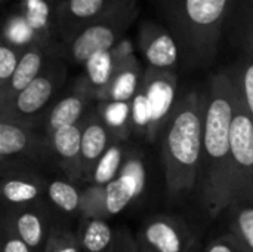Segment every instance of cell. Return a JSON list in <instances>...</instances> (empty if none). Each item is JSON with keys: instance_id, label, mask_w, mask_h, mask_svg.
I'll list each match as a JSON object with an SVG mask.
<instances>
[{"instance_id": "1", "label": "cell", "mask_w": 253, "mask_h": 252, "mask_svg": "<svg viewBox=\"0 0 253 252\" xmlns=\"http://www.w3.org/2000/svg\"><path fill=\"white\" fill-rule=\"evenodd\" d=\"M166 19L190 42H215L231 0H159Z\"/></svg>"}, {"instance_id": "2", "label": "cell", "mask_w": 253, "mask_h": 252, "mask_svg": "<svg viewBox=\"0 0 253 252\" xmlns=\"http://www.w3.org/2000/svg\"><path fill=\"white\" fill-rule=\"evenodd\" d=\"M202 149V125L194 110L181 111L168 135V151L175 166L193 171Z\"/></svg>"}, {"instance_id": "3", "label": "cell", "mask_w": 253, "mask_h": 252, "mask_svg": "<svg viewBox=\"0 0 253 252\" xmlns=\"http://www.w3.org/2000/svg\"><path fill=\"white\" fill-rule=\"evenodd\" d=\"M233 105L228 98L218 97L208 107L203 143L213 159H222L230 153V132L233 123Z\"/></svg>"}, {"instance_id": "4", "label": "cell", "mask_w": 253, "mask_h": 252, "mask_svg": "<svg viewBox=\"0 0 253 252\" xmlns=\"http://www.w3.org/2000/svg\"><path fill=\"white\" fill-rule=\"evenodd\" d=\"M144 166L138 160H130L122 169L119 180L107 184L105 203L110 214H119L125 206L144 190Z\"/></svg>"}, {"instance_id": "5", "label": "cell", "mask_w": 253, "mask_h": 252, "mask_svg": "<svg viewBox=\"0 0 253 252\" xmlns=\"http://www.w3.org/2000/svg\"><path fill=\"white\" fill-rule=\"evenodd\" d=\"M116 42L114 30L107 24H93L84 28L73 42L71 53L79 62H86L98 52L110 50Z\"/></svg>"}, {"instance_id": "6", "label": "cell", "mask_w": 253, "mask_h": 252, "mask_svg": "<svg viewBox=\"0 0 253 252\" xmlns=\"http://www.w3.org/2000/svg\"><path fill=\"white\" fill-rule=\"evenodd\" d=\"M230 153L243 168H253V122L249 116L236 114L230 132Z\"/></svg>"}, {"instance_id": "7", "label": "cell", "mask_w": 253, "mask_h": 252, "mask_svg": "<svg viewBox=\"0 0 253 252\" xmlns=\"http://www.w3.org/2000/svg\"><path fill=\"white\" fill-rule=\"evenodd\" d=\"M52 95V83L46 77H37L24 91L19 92L16 98L18 110L24 114H31L39 111Z\"/></svg>"}, {"instance_id": "8", "label": "cell", "mask_w": 253, "mask_h": 252, "mask_svg": "<svg viewBox=\"0 0 253 252\" xmlns=\"http://www.w3.org/2000/svg\"><path fill=\"white\" fill-rule=\"evenodd\" d=\"M147 59L151 65L159 68L170 67L178 59V48L173 37L168 33H159L150 40L145 48Z\"/></svg>"}, {"instance_id": "9", "label": "cell", "mask_w": 253, "mask_h": 252, "mask_svg": "<svg viewBox=\"0 0 253 252\" xmlns=\"http://www.w3.org/2000/svg\"><path fill=\"white\" fill-rule=\"evenodd\" d=\"M145 95L151 105L153 122H156V120H160L162 117H165L168 114L169 108L172 107L175 89H173V85L169 83L168 80L157 79V80L151 82Z\"/></svg>"}, {"instance_id": "10", "label": "cell", "mask_w": 253, "mask_h": 252, "mask_svg": "<svg viewBox=\"0 0 253 252\" xmlns=\"http://www.w3.org/2000/svg\"><path fill=\"white\" fill-rule=\"evenodd\" d=\"M147 241L159 252H179L181 239L175 229L163 221H156L145 232Z\"/></svg>"}, {"instance_id": "11", "label": "cell", "mask_w": 253, "mask_h": 252, "mask_svg": "<svg viewBox=\"0 0 253 252\" xmlns=\"http://www.w3.org/2000/svg\"><path fill=\"white\" fill-rule=\"evenodd\" d=\"M42 65L40 53L36 50H30L22 55L18 62V67L12 76V88L15 91H24L30 83H33L39 76V70Z\"/></svg>"}, {"instance_id": "12", "label": "cell", "mask_w": 253, "mask_h": 252, "mask_svg": "<svg viewBox=\"0 0 253 252\" xmlns=\"http://www.w3.org/2000/svg\"><path fill=\"white\" fill-rule=\"evenodd\" d=\"M83 110V102L80 98L68 97L59 101L50 113V126L58 131L65 126H73L80 117Z\"/></svg>"}, {"instance_id": "13", "label": "cell", "mask_w": 253, "mask_h": 252, "mask_svg": "<svg viewBox=\"0 0 253 252\" xmlns=\"http://www.w3.org/2000/svg\"><path fill=\"white\" fill-rule=\"evenodd\" d=\"M82 137L83 135L80 134L79 128L74 125L55 131L53 144L56 151L67 159L77 156V153L82 151Z\"/></svg>"}, {"instance_id": "14", "label": "cell", "mask_w": 253, "mask_h": 252, "mask_svg": "<svg viewBox=\"0 0 253 252\" xmlns=\"http://www.w3.org/2000/svg\"><path fill=\"white\" fill-rule=\"evenodd\" d=\"M107 146V134L101 125H90L82 137V154L87 160L98 159Z\"/></svg>"}, {"instance_id": "15", "label": "cell", "mask_w": 253, "mask_h": 252, "mask_svg": "<svg viewBox=\"0 0 253 252\" xmlns=\"http://www.w3.org/2000/svg\"><path fill=\"white\" fill-rule=\"evenodd\" d=\"M113 61L110 50H102L95 53L86 61V70L89 74V79L93 85H105L111 76Z\"/></svg>"}, {"instance_id": "16", "label": "cell", "mask_w": 253, "mask_h": 252, "mask_svg": "<svg viewBox=\"0 0 253 252\" xmlns=\"http://www.w3.org/2000/svg\"><path fill=\"white\" fill-rule=\"evenodd\" d=\"M25 146H27V135L22 129L9 123L0 125V154L1 156L19 153Z\"/></svg>"}, {"instance_id": "17", "label": "cell", "mask_w": 253, "mask_h": 252, "mask_svg": "<svg viewBox=\"0 0 253 252\" xmlns=\"http://www.w3.org/2000/svg\"><path fill=\"white\" fill-rule=\"evenodd\" d=\"M110 241H111V230L108 224L99 220L92 221L87 226L83 236V245L90 252H101L102 250H105Z\"/></svg>"}, {"instance_id": "18", "label": "cell", "mask_w": 253, "mask_h": 252, "mask_svg": "<svg viewBox=\"0 0 253 252\" xmlns=\"http://www.w3.org/2000/svg\"><path fill=\"white\" fill-rule=\"evenodd\" d=\"M122 160V151L119 147H111L107 150V153L101 157L98 168L95 171V180L99 184H108L113 181L114 175L117 174L120 168Z\"/></svg>"}, {"instance_id": "19", "label": "cell", "mask_w": 253, "mask_h": 252, "mask_svg": "<svg viewBox=\"0 0 253 252\" xmlns=\"http://www.w3.org/2000/svg\"><path fill=\"white\" fill-rule=\"evenodd\" d=\"M49 196L55 205L62 208L67 212L74 211L79 206V193L77 190L62 181H55L49 187Z\"/></svg>"}, {"instance_id": "20", "label": "cell", "mask_w": 253, "mask_h": 252, "mask_svg": "<svg viewBox=\"0 0 253 252\" xmlns=\"http://www.w3.org/2000/svg\"><path fill=\"white\" fill-rule=\"evenodd\" d=\"M18 233L28 247H37L42 241V224L34 214H22L18 220Z\"/></svg>"}, {"instance_id": "21", "label": "cell", "mask_w": 253, "mask_h": 252, "mask_svg": "<svg viewBox=\"0 0 253 252\" xmlns=\"http://www.w3.org/2000/svg\"><path fill=\"white\" fill-rule=\"evenodd\" d=\"M3 195L7 201H10L13 203H21V202H27V201L34 199L39 195V189L30 183L12 180V181L4 184Z\"/></svg>"}, {"instance_id": "22", "label": "cell", "mask_w": 253, "mask_h": 252, "mask_svg": "<svg viewBox=\"0 0 253 252\" xmlns=\"http://www.w3.org/2000/svg\"><path fill=\"white\" fill-rule=\"evenodd\" d=\"M105 0H68V12L79 19H87L96 16L104 9Z\"/></svg>"}, {"instance_id": "23", "label": "cell", "mask_w": 253, "mask_h": 252, "mask_svg": "<svg viewBox=\"0 0 253 252\" xmlns=\"http://www.w3.org/2000/svg\"><path fill=\"white\" fill-rule=\"evenodd\" d=\"M136 74L133 71L122 73L113 85V100L119 102H126L135 92Z\"/></svg>"}, {"instance_id": "24", "label": "cell", "mask_w": 253, "mask_h": 252, "mask_svg": "<svg viewBox=\"0 0 253 252\" xmlns=\"http://www.w3.org/2000/svg\"><path fill=\"white\" fill-rule=\"evenodd\" d=\"M49 15V7L43 0H28L27 1V13L25 22L30 28L37 30L46 25Z\"/></svg>"}, {"instance_id": "25", "label": "cell", "mask_w": 253, "mask_h": 252, "mask_svg": "<svg viewBox=\"0 0 253 252\" xmlns=\"http://www.w3.org/2000/svg\"><path fill=\"white\" fill-rule=\"evenodd\" d=\"M132 119L138 126H145L153 122V111L147 95L139 94L133 98L132 102Z\"/></svg>"}, {"instance_id": "26", "label": "cell", "mask_w": 253, "mask_h": 252, "mask_svg": "<svg viewBox=\"0 0 253 252\" xmlns=\"http://www.w3.org/2000/svg\"><path fill=\"white\" fill-rule=\"evenodd\" d=\"M18 59L16 55L12 49H9L7 46H1L0 48V79L1 80H7L13 76L16 67H18Z\"/></svg>"}, {"instance_id": "27", "label": "cell", "mask_w": 253, "mask_h": 252, "mask_svg": "<svg viewBox=\"0 0 253 252\" xmlns=\"http://www.w3.org/2000/svg\"><path fill=\"white\" fill-rule=\"evenodd\" d=\"M127 116H129V105L126 102L114 101L105 110V120L108 125H111L114 128L122 126L126 122Z\"/></svg>"}, {"instance_id": "28", "label": "cell", "mask_w": 253, "mask_h": 252, "mask_svg": "<svg viewBox=\"0 0 253 252\" xmlns=\"http://www.w3.org/2000/svg\"><path fill=\"white\" fill-rule=\"evenodd\" d=\"M239 226H240V232L245 241L253 250V208H248L242 211L239 217Z\"/></svg>"}, {"instance_id": "29", "label": "cell", "mask_w": 253, "mask_h": 252, "mask_svg": "<svg viewBox=\"0 0 253 252\" xmlns=\"http://www.w3.org/2000/svg\"><path fill=\"white\" fill-rule=\"evenodd\" d=\"M243 86H245V97H246L248 105L253 114V62H251L245 70Z\"/></svg>"}, {"instance_id": "30", "label": "cell", "mask_w": 253, "mask_h": 252, "mask_svg": "<svg viewBox=\"0 0 253 252\" xmlns=\"http://www.w3.org/2000/svg\"><path fill=\"white\" fill-rule=\"evenodd\" d=\"M31 31L27 22H15L12 30H10V37L15 42H24L30 37Z\"/></svg>"}, {"instance_id": "31", "label": "cell", "mask_w": 253, "mask_h": 252, "mask_svg": "<svg viewBox=\"0 0 253 252\" xmlns=\"http://www.w3.org/2000/svg\"><path fill=\"white\" fill-rule=\"evenodd\" d=\"M3 252H28V245L24 241H16L12 239L6 244Z\"/></svg>"}, {"instance_id": "32", "label": "cell", "mask_w": 253, "mask_h": 252, "mask_svg": "<svg viewBox=\"0 0 253 252\" xmlns=\"http://www.w3.org/2000/svg\"><path fill=\"white\" fill-rule=\"evenodd\" d=\"M209 252H233L227 245H224V244H216V245H213Z\"/></svg>"}, {"instance_id": "33", "label": "cell", "mask_w": 253, "mask_h": 252, "mask_svg": "<svg viewBox=\"0 0 253 252\" xmlns=\"http://www.w3.org/2000/svg\"><path fill=\"white\" fill-rule=\"evenodd\" d=\"M61 252H76V250H64V251Z\"/></svg>"}]
</instances>
